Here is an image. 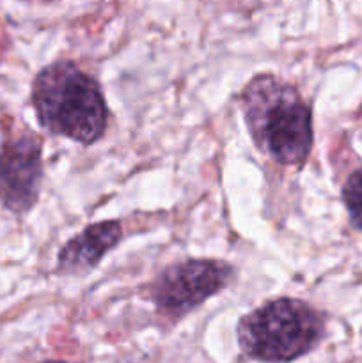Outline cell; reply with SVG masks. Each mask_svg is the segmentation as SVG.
<instances>
[{"instance_id":"6da1fadb","label":"cell","mask_w":362,"mask_h":363,"mask_svg":"<svg viewBox=\"0 0 362 363\" xmlns=\"http://www.w3.org/2000/svg\"><path fill=\"white\" fill-rule=\"evenodd\" d=\"M240 108L263 155L280 165H304L312 147V113L297 87L258 74L241 91Z\"/></svg>"},{"instance_id":"7a4b0ae2","label":"cell","mask_w":362,"mask_h":363,"mask_svg":"<svg viewBox=\"0 0 362 363\" xmlns=\"http://www.w3.org/2000/svg\"><path fill=\"white\" fill-rule=\"evenodd\" d=\"M32 106L48 133L94 144L106 130V105L94 78L70 60L39 71L32 84Z\"/></svg>"},{"instance_id":"3957f363","label":"cell","mask_w":362,"mask_h":363,"mask_svg":"<svg viewBox=\"0 0 362 363\" xmlns=\"http://www.w3.org/2000/svg\"><path fill=\"white\" fill-rule=\"evenodd\" d=\"M325 321L316 308L293 298H279L248 312L236 326L238 344L248 358L290 363L318 347Z\"/></svg>"},{"instance_id":"277c9868","label":"cell","mask_w":362,"mask_h":363,"mask_svg":"<svg viewBox=\"0 0 362 363\" xmlns=\"http://www.w3.org/2000/svg\"><path fill=\"white\" fill-rule=\"evenodd\" d=\"M233 279V268L215 259H190L163 269L151 284V300L160 312L181 318L215 296Z\"/></svg>"},{"instance_id":"5b68a950","label":"cell","mask_w":362,"mask_h":363,"mask_svg":"<svg viewBox=\"0 0 362 363\" xmlns=\"http://www.w3.org/2000/svg\"><path fill=\"white\" fill-rule=\"evenodd\" d=\"M43 179V145L35 135L23 133L0 145V204L14 215L31 211Z\"/></svg>"},{"instance_id":"8992f818","label":"cell","mask_w":362,"mask_h":363,"mask_svg":"<svg viewBox=\"0 0 362 363\" xmlns=\"http://www.w3.org/2000/svg\"><path fill=\"white\" fill-rule=\"evenodd\" d=\"M121 238L123 227L119 222L91 223L60 248L57 268L64 275H82L91 272L112 248L117 247Z\"/></svg>"},{"instance_id":"52a82bcc","label":"cell","mask_w":362,"mask_h":363,"mask_svg":"<svg viewBox=\"0 0 362 363\" xmlns=\"http://www.w3.org/2000/svg\"><path fill=\"white\" fill-rule=\"evenodd\" d=\"M343 202L355 229L362 230V169L353 170L343 184Z\"/></svg>"},{"instance_id":"ba28073f","label":"cell","mask_w":362,"mask_h":363,"mask_svg":"<svg viewBox=\"0 0 362 363\" xmlns=\"http://www.w3.org/2000/svg\"><path fill=\"white\" fill-rule=\"evenodd\" d=\"M41 363H75V362H66V360H46V362H41Z\"/></svg>"}]
</instances>
